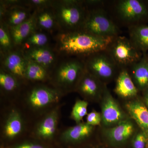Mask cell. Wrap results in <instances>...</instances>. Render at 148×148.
Listing matches in <instances>:
<instances>
[{
    "mask_svg": "<svg viewBox=\"0 0 148 148\" xmlns=\"http://www.w3.org/2000/svg\"><path fill=\"white\" fill-rule=\"evenodd\" d=\"M142 92L141 99L143 103L148 109V87L145 89Z\"/></svg>",
    "mask_w": 148,
    "mask_h": 148,
    "instance_id": "33",
    "label": "cell"
},
{
    "mask_svg": "<svg viewBox=\"0 0 148 148\" xmlns=\"http://www.w3.org/2000/svg\"><path fill=\"white\" fill-rule=\"evenodd\" d=\"M86 123L89 125L95 127L101 125L102 116L101 113L93 110L88 114L86 116Z\"/></svg>",
    "mask_w": 148,
    "mask_h": 148,
    "instance_id": "31",
    "label": "cell"
},
{
    "mask_svg": "<svg viewBox=\"0 0 148 148\" xmlns=\"http://www.w3.org/2000/svg\"><path fill=\"white\" fill-rule=\"evenodd\" d=\"M34 11L26 5L25 1L9 7L0 4L1 22L4 23L9 28L16 27L29 19Z\"/></svg>",
    "mask_w": 148,
    "mask_h": 148,
    "instance_id": "12",
    "label": "cell"
},
{
    "mask_svg": "<svg viewBox=\"0 0 148 148\" xmlns=\"http://www.w3.org/2000/svg\"><path fill=\"white\" fill-rule=\"evenodd\" d=\"M23 122L20 114L15 110L11 112L4 127V134L8 139H14L23 130Z\"/></svg>",
    "mask_w": 148,
    "mask_h": 148,
    "instance_id": "23",
    "label": "cell"
},
{
    "mask_svg": "<svg viewBox=\"0 0 148 148\" xmlns=\"http://www.w3.org/2000/svg\"><path fill=\"white\" fill-rule=\"evenodd\" d=\"M58 117L57 110H53L50 112L37 127L36 134L38 137L44 140L53 138L56 131Z\"/></svg>",
    "mask_w": 148,
    "mask_h": 148,
    "instance_id": "22",
    "label": "cell"
},
{
    "mask_svg": "<svg viewBox=\"0 0 148 148\" xmlns=\"http://www.w3.org/2000/svg\"><path fill=\"white\" fill-rule=\"evenodd\" d=\"M61 90L45 86H35L28 94L29 105L34 109H41L57 102L61 95Z\"/></svg>",
    "mask_w": 148,
    "mask_h": 148,
    "instance_id": "13",
    "label": "cell"
},
{
    "mask_svg": "<svg viewBox=\"0 0 148 148\" xmlns=\"http://www.w3.org/2000/svg\"><path fill=\"white\" fill-rule=\"evenodd\" d=\"M114 92L120 98L125 100H131L138 97L140 92L127 69H121L116 79Z\"/></svg>",
    "mask_w": 148,
    "mask_h": 148,
    "instance_id": "16",
    "label": "cell"
},
{
    "mask_svg": "<svg viewBox=\"0 0 148 148\" xmlns=\"http://www.w3.org/2000/svg\"><path fill=\"white\" fill-rule=\"evenodd\" d=\"M146 148H148V143L147 144V147H146Z\"/></svg>",
    "mask_w": 148,
    "mask_h": 148,
    "instance_id": "35",
    "label": "cell"
},
{
    "mask_svg": "<svg viewBox=\"0 0 148 148\" xmlns=\"http://www.w3.org/2000/svg\"><path fill=\"white\" fill-rule=\"evenodd\" d=\"M9 29L14 47L20 48L25 40L37 30L36 11L34 10L32 16L27 21L16 27L9 28Z\"/></svg>",
    "mask_w": 148,
    "mask_h": 148,
    "instance_id": "19",
    "label": "cell"
},
{
    "mask_svg": "<svg viewBox=\"0 0 148 148\" xmlns=\"http://www.w3.org/2000/svg\"><path fill=\"white\" fill-rule=\"evenodd\" d=\"M95 127L81 123L70 127L62 134L61 138L65 143L77 145L84 143L89 139L94 131Z\"/></svg>",
    "mask_w": 148,
    "mask_h": 148,
    "instance_id": "17",
    "label": "cell"
},
{
    "mask_svg": "<svg viewBox=\"0 0 148 148\" xmlns=\"http://www.w3.org/2000/svg\"><path fill=\"white\" fill-rule=\"evenodd\" d=\"M106 50L120 69H128L144 55L129 38L120 35L113 38Z\"/></svg>",
    "mask_w": 148,
    "mask_h": 148,
    "instance_id": "8",
    "label": "cell"
},
{
    "mask_svg": "<svg viewBox=\"0 0 148 148\" xmlns=\"http://www.w3.org/2000/svg\"><path fill=\"white\" fill-rule=\"evenodd\" d=\"M102 123L103 128L115 126L130 118L106 86L101 101Z\"/></svg>",
    "mask_w": 148,
    "mask_h": 148,
    "instance_id": "9",
    "label": "cell"
},
{
    "mask_svg": "<svg viewBox=\"0 0 148 148\" xmlns=\"http://www.w3.org/2000/svg\"><path fill=\"white\" fill-rule=\"evenodd\" d=\"M28 60V59H27ZM48 76V71L40 65L28 60L25 79L32 81H43Z\"/></svg>",
    "mask_w": 148,
    "mask_h": 148,
    "instance_id": "25",
    "label": "cell"
},
{
    "mask_svg": "<svg viewBox=\"0 0 148 148\" xmlns=\"http://www.w3.org/2000/svg\"><path fill=\"white\" fill-rule=\"evenodd\" d=\"M88 8V14L82 30L103 38H113L119 36V27L101 5Z\"/></svg>",
    "mask_w": 148,
    "mask_h": 148,
    "instance_id": "4",
    "label": "cell"
},
{
    "mask_svg": "<svg viewBox=\"0 0 148 148\" xmlns=\"http://www.w3.org/2000/svg\"><path fill=\"white\" fill-rule=\"evenodd\" d=\"M140 128L130 117L115 126L102 129V141L107 148H130Z\"/></svg>",
    "mask_w": 148,
    "mask_h": 148,
    "instance_id": "6",
    "label": "cell"
},
{
    "mask_svg": "<svg viewBox=\"0 0 148 148\" xmlns=\"http://www.w3.org/2000/svg\"><path fill=\"white\" fill-rule=\"evenodd\" d=\"M49 37L47 34L37 30L25 40L19 49L23 51L33 48L49 46Z\"/></svg>",
    "mask_w": 148,
    "mask_h": 148,
    "instance_id": "24",
    "label": "cell"
},
{
    "mask_svg": "<svg viewBox=\"0 0 148 148\" xmlns=\"http://www.w3.org/2000/svg\"><path fill=\"white\" fill-rule=\"evenodd\" d=\"M112 39L97 36L82 30L69 33L58 32L55 37L54 49L58 55L82 58L106 50Z\"/></svg>",
    "mask_w": 148,
    "mask_h": 148,
    "instance_id": "1",
    "label": "cell"
},
{
    "mask_svg": "<svg viewBox=\"0 0 148 148\" xmlns=\"http://www.w3.org/2000/svg\"><path fill=\"white\" fill-rule=\"evenodd\" d=\"M53 1L50 0H30L26 1V5L33 10H39L52 6Z\"/></svg>",
    "mask_w": 148,
    "mask_h": 148,
    "instance_id": "30",
    "label": "cell"
},
{
    "mask_svg": "<svg viewBox=\"0 0 148 148\" xmlns=\"http://www.w3.org/2000/svg\"><path fill=\"white\" fill-rule=\"evenodd\" d=\"M22 51L28 60L42 66L48 71L53 69L58 62V53L49 46L33 48Z\"/></svg>",
    "mask_w": 148,
    "mask_h": 148,
    "instance_id": "14",
    "label": "cell"
},
{
    "mask_svg": "<svg viewBox=\"0 0 148 148\" xmlns=\"http://www.w3.org/2000/svg\"><path fill=\"white\" fill-rule=\"evenodd\" d=\"M52 8L58 32L69 33L82 30L88 13L84 1H53Z\"/></svg>",
    "mask_w": 148,
    "mask_h": 148,
    "instance_id": "2",
    "label": "cell"
},
{
    "mask_svg": "<svg viewBox=\"0 0 148 148\" xmlns=\"http://www.w3.org/2000/svg\"><path fill=\"white\" fill-rule=\"evenodd\" d=\"M10 148H49L38 143L24 142L12 146Z\"/></svg>",
    "mask_w": 148,
    "mask_h": 148,
    "instance_id": "32",
    "label": "cell"
},
{
    "mask_svg": "<svg viewBox=\"0 0 148 148\" xmlns=\"http://www.w3.org/2000/svg\"><path fill=\"white\" fill-rule=\"evenodd\" d=\"M125 110L138 127L148 136V109L139 96L125 103Z\"/></svg>",
    "mask_w": 148,
    "mask_h": 148,
    "instance_id": "15",
    "label": "cell"
},
{
    "mask_svg": "<svg viewBox=\"0 0 148 148\" xmlns=\"http://www.w3.org/2000/svg\"><path fill=\"white\" fill-rule=\"evenodd\" d=\"M129 39L143 53L148 51V25L139 24L128 27Z\"/></svg>",
    "mask_w": 148,
    "mask_h": 148,
    "instance_id": "21",
    "label": "cell"
},
{
    "mask_svg": "<svg viewBox=\"0 0 148 148\" xmlns=\"http://www.w3.org/2000/svg\"><path fill=\"white\" fill-rule=\"evenodd\" d=\"M127 69L138 90L143 92L148 87V54H144L140 61Z\"/></svg>",
    "mask_w": 148,
    "mask_h": 148,
    "instance_id": "18",
    "label": "cell"
},
{
    "mask_svg": "<svg viewBox=\"0 0 148 148\" xmlns=\"http://www.w3.org/2000/svg\"><path fill=\"white\" fill-rule=\"evenodd\" d=\"M82 58L86 70L106 85L116 79L121 69L106 49Z\"/></svg>",
    "mask_w": 148,
    "mask_h": 148,
    "instance_id": "5",
    "label": "cell"
},
{
    "mask_svg": "<svg viewBox=\"0 0 148 148\" xmlns=\"http://www.w3.org/2000/svg\"><path fill=\"white\" fill-rule=\"evenodd\" d=\"M69 57L61 63L58 62L53 69V82L59 88L75 90L80 79L85 71V66L83 58Z\"/></svg>",
    "mask_w": 148,
    "mask_h": 148,
    "instance_id": "3",
    "label": "cell"
},
{
    "mask_svg": "<svg viewBox=\"0 0 148 148\" xmlns=\"http://www.w3.org/2000/svg\"><path fill=\"white\" fill-rule=\"evenodd\" d=\"M148 143V135L140 129L132 139L130 148H146Z\"/></svg>",
    "mask_w": 148,
    "mask_h": 148,
    "instance_id": "29",
    "label": "cell"
},
{
    "mask_svg": "<svg viewBox=\"0 0 148 148\" xmlns=\"http://www.w3.org/2000/svg\"><path fill=\"white\" fill-rule=\"evenodd\" d=\"M107 85L86 70L75 90L85 101H101Z\"/></svg>",
    "mask_w": 148,
    "mask_h": 148,
    "instance_id": "10",
    "label": "cell"
},
{
    "mask_svg": "<svg viewBox=\"0 0 148 148\" xmlns=\"http://www.w3.org/2000/svg\"><path fill=\"white\" fill-rule=\"evenodd\" d=\"M114 8L117 18L128 28L148 22V1L119 0Z\"/></svg>",
    "mask_w": 148,
    "mask_h": 148,
    "instance_id": "7",
    "label": "cell"
},
{
    "mask_svg": "<svg viewBox=\"0 0 148 148\" xmlns=\"http://www.w3.org/2000/svg\"><path fill=\"white\" fill-rule=\"evenodd\" d=\"M28 60L21 49L15 48L1 55V69L13 75L17 79H25Z\"/></svg>",
    "mask_w": 148,
    "mask_h": 148,
    "instance_id": "11",
    "label": "cell"
},
{
    "mask_svg": "<svg viewBox=\"0 0 148 148\" xmlns=\"http://www.w3.org/2000/svg\"><path fill=\"white\" fill-rule=\"evenodd\" d=\"M15 48L8 27L2 22L0 23L1 55L8 53Z\"/></svg>",
    "mask_w": 148,
    "mask_h": 148,
    "instance_id": "26",
    "label": "cell"
},
{
    "mask_svg": "<svg viewBox=\"0 0 148 148\" xmlns=\"http://www.w3.org/2000/svg\"><path fill=\"white\" fill-rule=\"evenodd\" d=\"M36 11V26L37 30L45 31L49 33H53L58 30L55 15L52 6Z\"/></svg>",
    "mask_w": 148,
    "mask_h": 148,
    "instance_id": "20",
    "label": "cell"
},
{
    "mask_svg": "<svg viewBox=\"0 0 148 148\" xmlns=\"http://www.w3.org/2000/svg\"><path fill=\"white\" fill-rule=\"evenodd\" d=\"M88 105V101L84 100L77 99L72 109L71 118L77 124L82 123L84 117L87 116Z\"/></svg>",
    "mask_w": 148,
    "mask_h": 148,
    "instance_id": "28",
    "label": "cell"
},
{
    "mask_svg": "<svg viewBox=\"0 0 148 148\" xmlns=\"http://www.w3.org/2000/svg\"><path fill=\"white\" fill-rule=\"evenodd\" d=\"M86 148H107L102 143L95 145L88 146Z\"/></svg>",
    "mask_w": 148,
    "mask_h": 148,
    "instance_id": "34",
    "label": "cell"
},
{
    "mask_svg": "<svg viewBox=\"0 0 148 148\" xmlns=\"http://www.w3.org/2000/svg\"><path fill=\"white\" fill-rule=\"evenodd\" d=\"M0 86L1 88L6 92H12L18 88V79L13 75L1 68Z\"/></svg>",
    "mask_w": 148,
    "mask_h": 148,
    "instance_id": "27",
    "label": "cell"
}]
</instances>
